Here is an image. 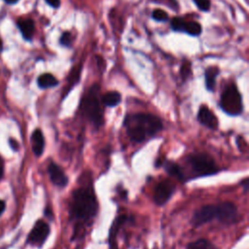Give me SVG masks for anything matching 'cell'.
Masks as SVG:
<instances>
[{"mask_svg":"<svg viewBox=\"0 0 249 249\" xmlns=\"http://www.w3.org/2000/svg\"><path fill=\"white\" fill-rule=\"evenodd\" d=\"M98 211L97 199L92 188L91 181L84 182L74 190L69 203V217L75 223L72 239L79 236L87 226L90 225Z\"/></svg>","mask_w":249,"mask_h":249,"instance_id":"cell-1","label":"cell"},{"mask_svg":"<svg viewBox=\"0 0 249 249\" xmlns=\"http://www.w3.org/2000/svg\"><path fill=\"white\" fill-rule=\"evenodd\" d=\"M99 91V86L96 84L92 85L83 96L79 108L82 116L96 129L102 126L104 123L103 108Z\"/></svg>","mask_w":249,"mask_h":249,"instance_id":"cell-4","label":"cell"},{"mask_svg":"<svg viewBox=\"0 0 249 249\" xmlns=\"http://www.w3.org/2000/svg\"><path fill=\"white\" fill-rule=\"evenodd\" d=\"M174 185L167 179L158 183L154 189L153 199L157 205H163L166 203L174 193Z\"/></svg>","mask_w":249,"mask_h":249,"instance_id":"cell-8","label":"cell"},{"mask_svg":"<svg viewBox=\"0 0 249 249\" xmlns=\"http://www.w3.org/2000/svg\"><path fill=\"white\" fill-rule=\"evenodd\" d=\"M50 234V226L43 220H38L27 235V243L32 246L42 247Z\"/></svg>","mask_w":249,"mask_h":249,"instance_id":"cell-7","label":"cell"},{"mask_svg":"<svg viewBox=\"0 0 249 249\" xmlns=\"http://www.w3.org/2000/svg\"><path fill=\"white\" fill-rule=\"evenodd\" d=\"M197 120L202 125L210 129H216L219 124L218 119L216 118L214 113L205 105H201L199 107L197 113Z\"/></svg>","mask_w":249,"mask_h":249,"instance_id":"cell-11","label":"cell"},{"mask_svg":"<svg viewBox=\"0 0 249 249\" xmlns=\"http://www.w3.org/2000/svg\"><path fill=\"white\" fill-rule=\"evenodd\" d=\"M31 148L36 157H40L45 149V138L43 132L40 128L33 130L31 134Z\"/></svg>","mask_w":249,"mask_h":249,"instance_id":"cell-12","label":"cell"},{"mask_svg":"<svg viewBox=\"0 0 249 249\" xmlns=\"http://www.w3.org/2000/svg\"><path fill=\"white\" fill-rule=\"evenodd\" d=\"M152 18L157 21H166L168 18V15L161 9H156L152 13Z\"/></svg>","mask_w":249,"mask_h":249,"instance_id":"cell-22","label":"cell"},{"mask_svg":"<svg viewBox=\"0 0 249 249\" xmlns=\"http://www.w3.org/2000/svg\"><path fill=\"white\" fill-rule=\"evenodd\" d=\"M196 7L203 12H207L210 9V0H193Z\"/></svg>","mask_w":249,"mask_h":249,"instance_id":"cell-25","label":"cell"},{"mask_svg":"<svg viewBox=\"0 0 249 249\" xmlns=\"http://www.w3.org/2000/svg\"><path fill=\"white\" fill-rule=\"evenodd\" d=\"M59 43L63 47H66V48L71 47V45H72V35H71V33L68 32V31L63 32L61 34L60 38H59Z\"/></svg>","mask_w":249,"mask_h":249,"instance_id":"cell-23","label":"cell"},{"mask_svg":"<svg viewBox=\"0 0 249 249\" xmlns=\"http://www.w3.org/2000/svg\"><path fill=\"white\" fill-rule=\"evenodd\" d=\"M51 7L53 8H58L60 6V0H45Z\"/></svg>","mask_w":249,"mask_h":249,"instance_id":"cell-26","label":"cell"},{"mask_svg":"<svg viewBox=\"0 0 249 249\" xmlns=\"http://www.w3.org/2000/svg\"><path fill=\"white\" fill-rule=\"evenodd\" d=\"M17 25L25 40H31L34 31H35V24L31 18H20L18 20Z\"/></svg>","mask_w":249,"mask_h":249,"instance_id":"cell-13","label":"cell"},{"mask_svg":"<svg viewBox=\"0 0 249 249\" xmlns=\"http://www.w3.org/2000/svg\"><path fill=\"white\" fill-rule=\"evenodd\" d=\"M37 85L40 89H50L58 85L57 79L51 73H44L37 79Z\"/></svg>","mask_w":249,"mask_h":249,"instance_id":"cell-16","label":"cell"},{"mask_svg":"<svg viewBox=\"0 0 249 249\" xmlns=\"http://www.w3.org/2000/svg\"><path fill=\"white\" fill-rule=\"evenodd\" d=\"M127 221V217L125 215H121L118 218H116V220L114 221V223L111 226L110 231H109V244L111 246V248H116V236L119 232V230L122 228V226Z\"/></svg>","mask_w":249,"mask_h":249,"instance_id":"cell-14","label":"cell"},{"mask_svg":"<svg viewBox=\"0 0 249 249\" xmlns=\"http://www.w3.org/2000/svg\"><path fill=\"white\" fill-rule=\"evenodd\" d=\"M124 125L129 139L134 143L144 142L162 129L160 119L149 113L128 114L124 120Z\"/></svg>","mask_w":249,"mask_h":249,"instance_id":"cell-2","label":"cell"},{"mask_svg":"<svg viewBox=\"0 0 249 249\" xmlns=\"http://www.w3.org/2000/svg\"><path fill=\"white\" fill-rule=\"evenodd\" d=\"M220 70L216 66H209L205 69V87L208 90L213 91L216 85V77L218 76Z\"/></svg>","mask_w":249,"mask_h":249,"instance_id":"cell-15","label":"cell"},{"mask_svg":"<svg viewBox=\"0 0 249 249\" xmlns=\"http://www.w3.org/2000/svg\"><path fill=\"white\" fill-rule=\"evenodd\" d=\"M163 167H164L165 171H166L170 176L175 177V178H177V179L180 180V181H185V179H186V178H185V175H184V173H183L181 167H180L177 163H175V162H173V161L165 160V161L163 162Z\"/></svg>","mask_w":249,"mask_h":249,"instance_id":"cell-17","label":"cell"},{"mask_svg":"<svg viewBox=\"0 0 249 249\" xmlns=\"http://www.w3.org/2000/svg\"><path fill=\"white\" fill-rule=\"evenodd\" d=\"M187 249H218L213 243L204 238H199L187 245Z\"/></svg>","mask_w":249,"mask_h":249,"instance_id":"cell-19","label":"cell"},{"mask_svg":"<svg viewBox=\"0 0 249 249\" xmlns=\"http://www.w3.org/2000/svg\"><path fill=\"white\" fill-rule=\"evenodd\" d=\"M151 1L154 3L164 5L174 11H178V8H179V4L176 0H151Z\"/></svg>","mask_w":249,"mask_h":249,"instance_id":"cell-24","label":"cell"},{"mask_svg":"<svg viewBox=\"0 0 249 249\" xmlns=\"http://www.w3.org/2000/svg\"><path fill=\"white\" fill-rule=\"evenodd\" d=\"M219 105L228 115L237 116L242 113V96L235 84H231L225 88L221 94Z\"/></svg>","mask_w":249,"mask_h":249,"instance_id":"cell-5","label":"cell"},{"mask_svg":"<svg viewBox=\"0 0 249 249\" xmlns=\"http://www.w3.org/2000/svg\"><path fill=\"white\" fill-rule=\"evenodd\" d=\"M3 173H4V161H3V159L0 156V180L3 177Z\"/></svg>","mask_w":249,"mask_h":249,"instance_id":"cell-27","label":"cell"},{"mask_svg":"<svg viewBox=\"0 0 249 249\" xmlns=\"http://www.w3.org/2000/svg\"><path fill=\"white\" fill-rule=\"evenodd\" d=\"M192 74V68L190 61H184L180 68V76L183 81H186L189 79V77Z\"/></svg>","mask_w":249,"mask_h":249,"instance_id":"cell-21","label":"cell"},{"mask_svg":"<svg viewBox=\"0 0 249 249\" xmlns=\"http://www.w3.org/2000/svg\"><path fill=\"white\" fill-rule=\"evenodd\" d=\"M238 217L236 206L229 201L219 204L204 205L195 211L192 224L195 227L206 224L214 219L225 225H231L236 222Z\"/></svg>","mask_w":249,"mask_h":249,"instance_id":"cell-3","label":"cell"},{"mask_svg":"<svg viewBox=\"0 0 249 249\" xmlns=\"http://www.w3.org/2000/svg\"><path fill=\"white\" fill-rule=\"evenodd\" d=\"M48 173L52 183L54 186L58 188H64L65 186H67L68 177L66 176L64 171L61 169V167L56 163L51 162L48 165Z\"/></svg>","mask_w":249,"mask_h":249,"instance_id":"cell-10","label":"cell"},{"mask_svg":"<svg viewBox=\"0 0 249 249\" xmlns=\"http://www.w3.org/2000/svg\"><path fill=\"white\" fill-rule=\"evenodd\" d=\"M81 70H82V66H76L74 68H72L70 75L68 77V84H67V88H66V93L74 87L75 84H77V82H79L80 79V74H81Z\"/></svg>","mask_w":249,"mask_h":249,"instance_id":"cell-20","label":"cell"},{"mask_svg":"<svg viewBox=\"0 0 249 249\" xmlns=\"http://www.w3.org/2000/svg\"><path fill=\"white\" fill-rule=\"evenodd\" d=\"M194 176H208L219 172V166L207 154H192L187 158Z\"/></svg>","mask_w":249,"mask_h":249,"instance_id":"cell-6","label":"cell"},{"mask_svg":"<svg viewBox=\"0 0 249 249\" xmlns=\"http://www.w3.org/2000/svg\"><path fill=\"white\" fill-rule=\"evenodd\" d=\"M7 4H16L17 2H18V0H4Z\"/></svg>","mask_w":249,"mask_h":249,"instance_id":"cell-29","label":"cell"},{"mask_svg":"<svg viewBox=\"0 0 249 249\" xmlns=\"http://www.w3.org/2000/svg\"><path fill=\"white\" fill-rule=\"evenodd\" d=\"M5 209H6V203L3 199H0V216L5 211Z\"/></svg>","mask_w":249,"mask_h":249,"instance_id":"cell-28","label":"cell"},{"mask_svg":"<svg viewBox=\"0 0 249 249\" xmlns=\"http://www.w3.org/2000/svg\"><path fill=\"white\" fill-rule=\"evenodd\" d=\"M172 30L177 32H185L192 36H198L201 31V25L196 21H187L181 18H173L170 22Z\"/></svg>","mask_w":249,"mask_h":249,"instance_id":"cell-9","label":"cell"},{"mask_svg":"<svg viewBox=\"0 0 249 249\" xmlns=\"http://www.w3.org/2000/svg\"><path fill=\"white\" fill-rule=\"evenodd\" d=\"M122 100V95L118 91H108L101 96V102L103 105L108 107H115L120 104Z\"/></svg>","mask_w":249,"mask_h":249,"instance_id":"cell-18","label":"cell"}]
</instances>
